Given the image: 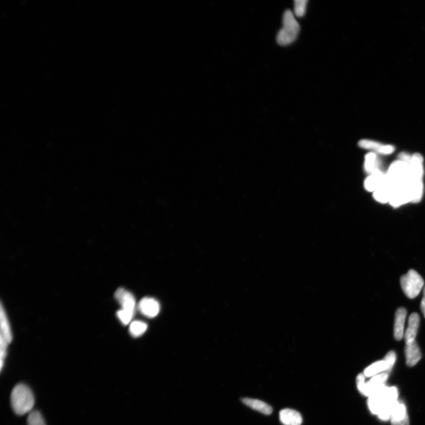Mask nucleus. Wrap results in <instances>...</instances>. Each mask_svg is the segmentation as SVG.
<instances>
[{
    "label": "nucleus",
    "mask_w": 425,
    "mask_h": 425,
    "mask_svg": "<svg viewBox=\"0 0 425 425\" xmlns=\"http://www.w3.org/2000/svg\"><path fill=\"white\" fill-rule=\"evenodd\" d=\"M410 183L408 185L396 187L394 190L393 196L389 205L394 208L399 207L411 202L412 200L411 189H410Z\"/></svg>",
    "instance_id": "0eeeda50"
},
{
    "label": "nucleus",
    "mask_w": 425,
    "mask_h": 425,
    "mask_svg": "<svg viewBox=\"0 0 425 425\" xmlns=\"http://www.w3.org/2000/svg\"><path fill=\"white\" fill-rule=\"evenodd\" d=\"M400 285L404 293L410 299L418 296L424 285L422 277L413 270L408 271L400 278Z\"/></svg>",
    "instance_id": "39448f33"
},
{
    "label": "nucleus",
    "mask_w": 425,
    "mask_h": 425,
    "mask_svg": "<svg viewBox=\"0 0 425 425\" xmlns=\"http://www.w3.org/2000/svg\"><path fill=\"white\" fill-rule=\"evenodd\" d=\"M307 0H296L294 2V13L296 16L301 17L304 16L307 7Z\"/></svg>",
    "instance_id": "393cba45"
},
{
    "label": "nucleus",
    "mask_w": 425,
    "mask_h": 425,
    "mask_svg": "<svg viewBox=\"0 0 425 425\" xmlns=\"http://www.w3.org/2000/svg\"><path fill=\"white\" fill-rule=\"evenodd\" d=\"M412 158V155H411L409 154V153L406 152H400L399 155H398V158H399V160L409 164H410L411 162Z\"/></svg>",
    "instance_id": "c85d7f7f"
},
{
    "label": "nucleus",
    "mask_w": 425,
    "mask_h": 425,
    "mask_svg": "<svg viewBox=\"0 0 425 425\" xmlns=\"http://www.w3.org/2000/svg\"><path fill=\"white\" fill-rule=\"evenodd\" d=\"M139 308L142 315L149 318H154L159 315L160 305L159 302L154 298L145 297L140 301Z\"/></svg>",
    "instance_id": "1a4fd4ad"
},
{
    "label": "nucleus",
    "mask_w": 425,
    "mask_h": 425,
    "mask_svg": "<svg viewBox=\"0 0 425 425\" xmlns=\"http://www.w3.org/2000/svg\"><path fill=\"white\" fill-rule=\"evenodd\" d=\"M364 168L367 174H373L377 172L383 171L381 169V163L377 154L374 152L367 153L365 156Z\"/></svg>",
    "instance_id": "f3484780"
},
{
    "label": "nucleus",
    "mask_w": 425,
    "mask_h": 425,
    "mask_svg": "<svg viewBox=\"0 0 425 425\" xmlns=\"http://www.w3.org/2000/svg\"><path fill=\"white\" fill-rule=\"evenodd\" d=\"M399 392L396 387H384L369 397L368 405L373 414L377 415L382 420L391 418L392 412L397 402Z\"/></svg>",
    "instance_id": "f257e3e1"
},
{
    "label": "nucleus",
    "mask_w": 425,
    "mask_h": 425,
    "mask_svg": "<svg viewBox=\"0 0 425 425\" xmlns=\"http://www.w3.org/2000/svg\"><path fill=\"white\" fill-rule=\"evenodd\" d=\"M410 189L412 194V204H418L422 200L424 186L423 181H412L410 184Z\"/></svg>",
    "instance_id": "aec40b11"
},
{
    "label": "nucleus",
    "mask_w": 425,
    "mask_h": 425,
    "mask_svg": "<svg viewBox=\"0 0 425 425\" xmlns=\"http://www.w3.org/2000/svg\"><path fill=\"white\" fill-rule=\"evenodd\" d=\"M28 425H47L41 413L33 411L30 413L28 417Z\"/></svg>",
    "instance_id": "b1692460"
},
{
    "label": "nucleus",
    "mask_w": 425,
    "mask_h": 425,
    "mask_svg": "<svg viewBox=\"0 0 425 425\" xmlns=\"http://www.w3.org/2000/svg\"><path fill=\"white\" fill-rule=\"evenodd\" d=\"M300 27L290 10H286L283 16V27L279 32L277 37L278 43L286 46L296 40L299 33Z\"/></svg>",
    "instance_id": "7ed1b4c3"
},
{
    "label": "nucleus",
    "mask_w": 425,
    "mask_h": 425,
    "mask_svg": "<svg viewBox=\"0 0 425 425\" xmlns=\"http://www.w3.org/2000/svg\"><path fill=\"white\" fill-rule=\"evenodd\" d=\"M147 327L146 323L140 321H133L130 325L129 332L134 338H139L144 334L147 330Z\"/></svg>",
    "instance_id": "4be33fe9"
},
{
    "label": "nucleus",
    "mask_w": 425,
    "mask_h": 425,
    "mask_svg": "<svg viewBox=\"0 0 425 425\" xmlns=\"http://www.w3.org/2000/svg\"><path fill=\"white\" fill-rule=\"evenodd\" d=\"M387 369L388 365L386 362L385 361H378L367 367L364 371V374L366 377H370L376 376L379 373L385 372Z\"/></svg>",
    "instance_id": "412c9836"
},
{
    "label": "nucleus",
    "mask_w": 425,
    "mask_h": 425,
    "mask_svg": "<svg viewBox=\"0 0 425 425\" xmlns=\"http://www.w3.org/2000/svg\"><path fill=\"white\" fill-rule=\"evenodd\" d=\"M423 298H425V286H424V289H423Z\"/></svg>",
    "instance_id": "7c9ffc66"
},
{
    "label": "nucleus",
    "mask_w": 425,
    "mask_h": 425,
    "mask_svg": "<svg viewBox=\"0 0 425 425\" xmlns=\"http://www.w3.org/2000/svg\"><path fill=\"white\" fill-rule=\"evenodd\" d=\"M394 190V187L390 185L388 181L384 186L373 193V198L377 202L382 204H389L393 196Z\"/></svg>",
    "instance_id": "dca6fc26"
},
{
    "label": "nucleus",
    "mask_w": 425,
    "mask_h": 425,
    "mask_svg": "<svg viewBox=\"0 0 425 425\" xmlns=\"http://www.w3.org/2000/svg\"><path fill=\"white\" fill-rule=\"evenodd\" d=\"M390 420L392 425H409L407 408L400 401H397Z\"/></svg>",
    "instance_id": "f8f14e48"
},
{
    "label": "nucleus",
    "mask_w": 425,
    "mask_h": 425,
    "mask_svg": "<svg viewBox=\"0 0 425 425\" xmlns=\"http://www.w3.org/2000/svg\"><path fill=\"white\" fill-rule=\"evenodd\" d=\"M135 314L125 311L124 309H120L117 312V316L119 320L124 325H128L131 322Z\"/></svg>",
    "instance_id": "a878e982"
},
{
    "label": "nucleus",
    "mask_w": 425,
    "mask_h": 425,
    "mask_svg": "<svg viewBox=\"0 0 425 425\" xmlns=\"http://www.w3.org/2000/svg\"><path fill=\"white\" fill-rule=\"evenodd\" d=\"M387 182L388 180H387L386 174L384 173V171H379L369 175L364 182V187L369 192L374 193V191L384 186Z\"/></svg>",
    "instance_id": "9d476101"
},
{
    "label": "nucleus",
    "mask_w": 425,
    "mask_h": 425,
    "mask_svg": "<svg viewBox=\"0 0 425 425\" xmlns=\"http://www.w3.org/2000/svg\"><path fill=\"white\" fill-rule=\"evenodd\" d=\"M405 352L408 366H414L420 361L421 359L420 348L415 341L411 343L407 344Z\"/></svg>",
    "instance_id": "a211bd4d"
},
{
    "label": "nucleus",
    "mask_w": 425,
    "mask_h": 425,
    "mask_svg": "<svg viewBox=\"0 0 425 425\" xmlns=\"http://www.w3.org/2000/svg\"><path fill=\"white\" fill-rule=\"evenodd\" d=\"M395 151V147L392 145L390 144H383L379 150L377 151L376 154L388 155L392 154Z\"/></svg>",
    "instance_id": "cd10ccee"
},
{
    "label": "nucleus",
    "mask_w": 425,
    "mask_h": 425,
    "mask_svg": "<svg viewBox=\"0 0 425 425\" xmlns=\"http://www.w3.org/2000/svg\"><path fill=\"white\" fill-rule=\"evenodd\" d=\"M279 419L283 425H301L302 423L300 413L290 409L281 410L279 413Z\"/></svg>",
    "instance_id": "4468645a"
},
{
    "label": "nucleus",
    "mask_w": 425,
    "mask_h": 425,
    "mask_svg": "<svg viewBox=\"0 0 425 425\" xmlns=\"http://www.w3.org/2000/svg\"><path fill=\"white\" fill-rule=\"evenodd\" d=\"M12 341V334L8 319L5 310L1 307V335H0V351H1V370L7 355V348Z\"/></svg>",
    "instance_id": "423d86ee"
},
{
    "label": "nucleus",
    "mask_w": 425,
    "mask_h": 425,
    "mask_svg": "<svg viewBox=\"0 0 425 425\" xmlns=\"http://www.w3.org/2000/svg\"><path fill=\"white\" fill-rule=\"evenodd\" d=\"M359 146L365 150H371V152H377L383 145V144L379 143V142L363 139L359 141Z\"/></svg>",
    "instance_id": "5701e85b"
},
{
    "label": "nucleus",
    "mask_w": 425,
    "mask_h": 425,
    "mask_svg": "<svg viewBox=\"0 0 425 425\" xmlns=\"http://www.w3.org/2000/svg\"><path fill=\"white\" fill-rule=\"evenodd\" d=\"M407 316V311L405 308L400 307L397 309L394 319V337L397 341L401 340L405 336L404 325Z\"/></svg>",
    "instance_id": "ddd939ff"
},
{
    "label": "nucleus",
    "mask_w": 425,
    "mask_h": 425,
    "mask_svg": "<svg viewBox=\"0 0 425 425\" xmlns=\"http://www.w3.org/2000/svg\"><path fill=\"white\" fill-rule=\"evenodd\" d=\"M420 309L422 310L423 315L425 318V298H423L422 302H421Z\"/></svg>",
    "instance_id": "c756f323"
},
{
    "label": "nucleus",
    "mask_w": 425,
    "mask_h": 425,
    "mask_svg": "<svg viewBox=\"0 0 425 425\" xmlns=\"http://www.w3.org/2000/svg\"><path fill=\"white\" fill-rule=\"evenodd\" d=\"M396 355L394 353V351H390L386 354L384 361L386 362L387 365H388V369L385 371V373L389 374L391 371L394 364L396 362Z\"/></svg>",
    "instance_id": "bb28decb"
},
{
    "label": "nucleus",
    "mask_w": 425,
    "mask_h": 425,
    "mask_svg": "<svg viewBox=\"0 0 425 425\" xmlns=\"http://www.w3.org/2000/svg\"><path fill=\"white\" fill-rule=\"evenodd\" d=\"M11 404L13 411L18 415L31 412L34 405L32 390L24 384L15 386L11 394Z\"/></svg>",
    "instance_id": "f03ea898"
},
{
    "label": "nucleus",
    "mask_w": 425,
    "mask_h": 425,
    "mask_svg": "<svg viewBox=\"0 0 425 425\" xmlns=\"http://www.w3.org/2000/svg\"><path fill=\"white\" fill-rule=\"evenodd\" d=\"M419 324V316L417 313L412 314L409 317L408 327L404 336L406 344L411 343L415 341Z\"/></svg>",
    "instance_id": "2eb2a0df"
},
{
    "label": "nucleus",
    "mask_w": 425,
    "mask_h": 425,
    "mask_svg": "<svg viewBox=\"0 0 425 425\" xmlns=\"http://www.w3.org/2000/svg\"><path fill=\"white\" fill-rule=\"evenodd\" d=\"M409 166L412 181H422L424 174L423 156L419 153L413 154Z\"/></svg>",
    "instance_id": "9b49d317"
},
{
    "label": "nucleus",
    "mask_w": 425,
    "mask_h": 425,
    "mask_svg": "<svg viewBox=\"0 0 425 425\" xmlns=\"http://www.w3.org/2000/svg\"><path fill=\"white\" fill-rule=\"evenodd\" d=\"M242 401L247 407L259 412L262 414L270 415L273 413V409L271 406L261 400L250 399V398H243Z\"/></svg>",
    "instance_id": "6ab92c4d"
},
{
    "label": "nucleus",
    "mask_w": 425,
    "mask_h": 425,
    "mask_svg": "<svg viewBox=\"0 0 425 425\" xmlns=\"http://www.w3.org/2000/svg\"><path fill=\"white\" fill-rule=\"evenodd\" d=\"M115 297L120 304L122 309L135 314L137 304L133 295L124 288H119L115 293Z\"/></svg>",
    "instance_id": "6e6552de"
},
{
    "label": "nucleus",
    "mask_w": 425,
    "mask_h": 425,
    "mask_svg": "<svg viewBox=\"0 0 425 425\" xmlns=\"http://www.w3.org/2000/svg\"><path fill=\"white\" fill-rule=\"evenodd\" d=\"M388 373L383 372L371 378L369 382L365 383V376L364 373L359 374L356 378V384L359 392L363 395L369 397L385 386V383L388 380Z\"/></svg>",
    "instance_id": "20e7f679"
}]
</instances>
